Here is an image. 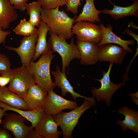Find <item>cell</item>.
<instances>
[{
    "label": "cell",
    "instance_id": "1",
    "mask_svg": "<svg viewBox=\"0 0 138 138\" xmlns=\"http://www.w3.org/2000/svg\"><path fill=\"white\" fill-rule=\"evenodd\" d=\"M59 6L51 9L41 10L42 21L49 27V31L65 40L73 37L72 28L76 17H69L64 11L59 10Z\"/></svg>",
    "mask_w": 138,
    "mask_h": 138
},
{
    "label": "cell",
    "instance_id": "2",
    "mask_svg": "<svg viewBox=\"0 0 138 138\" xmlns=\"http://www.w3.org/2000/svg\"><path fill=\"white\" fill-rule=\"evenodd\" d=\"M51 50L47 51L37 62L31 61L27 67L35 84L48 92L56 86L52 80L50 72V64L55 56Z\"/></svg>",
    "mask_w": 138,
    "mask_h": 138
},
{
    "label": "cell",
    "instance_id": "3",
    "mask_svg": "<svg viewBox=\"0 0 138 138\" xmlns=\"http://www.w3.org/2000/svg\"><path fill=\"white\" fill-rule=\"evenodd\" d=\"M96 104L94 97H88L85 99L84 102L80 107L69 112L62 111L53 116L55 121L62 129L63 138L71 137L72 132L78 123L81 116L86 110L95 106Z\"/></svg>",
    "mask_w": 138,
    "mask_h": 138
},
{
    "label": "cell",
    "instance_id": "4",
    "mask_svg": "<svg viewBox=\"0 0 138 138\" xmlns=\"http://www.w3.org/2000/svg\"><path fill=\"white\" fill-rule=\"evenodd\" d=\"M50 37L48 42L50 49L53 52L58 53L61 57L62 67L61 71L65 72V69L71 61L75 59H80V55L76 44L72 37L70 43L56 34L49 31Z\"/></svg>",
    "mask_w": 138,
    "mask_h": 138
},
{
    "label": "cell",
    "instance_id": "5",
    "mask_svg": "<svg viewBox=\"0 0 138 138\" xmlns=\"http://www.w3.org/2000/svg\"><path fill=\"white\" fill-rule=\"evenodd\" d=\"M10 74L11 79L8 87L23 99L30 88L36 84L32 74L27 67L22 65L12 69Z\"/></svg>",
    "mask_w": 138,
    "mask_h": 138
},
{
    "label": "cell",
    "instance_id": "6",
    "mask_svg": "<svg viewBox=\"0 0 138 138\" xmlns=\"http://www.w3.org/2000/svg\"><path fill=\"white\" fill-rule=\"evenodd\" d=\"M113 65V63H110L107 72L102 73L103 77L101 79H96L100 83V87L98 88L93 87L91 90L93 96L96 98L97 101L99 102L103 101L108 107L111 105V100L114 93L122 85H124L123 83L115 84L111 81L110 75Z\"/></svg>",
    "mask_w": 138,
    "mask_h": 138
},
{
    "label": "cell",
    "instance_id": "7",
    "mask_svg": "<svg viewBox=\"0 0 138 138\" xmlns=\"http://www.w3.org/2000/svg\"><path fill=\"white\" fill-rule=\"evenodd\" d=\"M4 116L1 124L2 127L10 131L15 138H26L28 133L34 130L32 126L25 124L26 119L18 113H6Z\"/></svg>",
    "mask_w": 138,
    "mask_h": 138
},
{
    "label": "cell",
    "instance_id": "8",
    "mask_svg": "<svg viewBox=\"0 0 138 138\" xmlns=\"http://www.w3.org/2000/svg\"><path fill=\"white\" fill-rule=\"evenodd\" d=\"M75 23L72 31L73 34L76 35L77 40L93 42L98 44L100 42L101 33L99 25L83 21Z\"/></svg>",
    "mask_w": 138,
    "mask_h": 138
},
{
    "label": "cell",
    "instance_id": "9",
    "mask_svg": "<svg viewBox=\"0 0 138 138\" xmlns=\"http://www.w3.org/2000/svg\"><path fill=\"white\" fill-rule=\"evenodd\" d=\"M77 107L76 102L67 100L57 95L52 90L48 92L43 108L45 114L54 116L64 110H73Z\"/></svg>",
    "mask_w": 138,
    "mask_h": 138
},
{
    "label": "cell",
    "instance_id": "10",
    "mask_svg": "<svg viewBox=\"0 0 138 138\" xmlns=\"http://www.w3.org/2000/svg\"><path fill=\"white\" fill-rule=\"evenodd\" d=\"M38 36L37 33L24 36L21 40L20 44L18 47L6 46L5 48L9 50L16 52L20 57L22 65L28 67L34 56Z\"/></svg>",
    "mask_w": 138,
    "mask_h": 138
},
{
    "label": "cell",
    "instance_id": "11",
    "mask_svg": "<svg viewBox=\"0 0 138 138\" xmlns=\"http://www.w3.org/2000/svg\"><path fill=\"white\" fill-rule=\"evenodd\" d=\"M127 51L121 46L108 44L99 46L98 60L101 62H110L116 64H121Z\"/></svg>",
    "mask_w": 138,
    "mask_h": 138
},
{
    "label": "cell",
    "instance_id": "12",
    "mask_svg": "<svg viewBox=\"0 0 138 138\" xmlns=\"http://www.w3.org/2000/svg\"><path fill=\"white\" fill-rule=\"evenodd\" d=\"M76 45L79 52L81 64L93 65L98 61L99 46L98 43L93 42L77 40Z\"/></svg>",
    "mask_w": 138,
    "mask_h": 138
},
{
    "label": "cell",
    "instance_id": "13",
    "mask_svg": "<svg viewBox=\"0 0 138 138\" xmlns=\"http://www.w3.org/2000/svg\"><path fill=\"white\" fill-rule=\"evenodd\" d=\"M101 33V38L98 44V46L108 44H115L119 45L127 51L132 53V51L129 47V45H133L134 41L133 40H124L122 39L114 34L112 31V27L110 24L105 27L102 23L99 24Z\"/></svg>",
    "mask_w": 138,
    "mask_h": 138
},
{
    "label": "cell",
    "instance_id": "14",
    "mask_svg": "<svg viewBox=\"0 0 138 138\" xmlns=\"http://www.w3.org/2000/svg\"><path fill=\"white\" fill-rule=\"evenodd\" d=\"M58 125L53 116L45 114L35 127L34 130L42 138H58L62 133L58 130Z\"/></svg>",
    "mask_w": 138,
    "mask_h": 138
},
{
    "label": "cell",
    "instance_id": "15",
    "mask_svg": "<svg viewBox=\"0 0 138 138\" xmlns=\"http://www.w3.org/2000/svg\"><path fill=\"white\" fill-rule=\"evenodd\" d=\"M48 92L37 84H35L29 89L23 98L29 110H32L43 108Z\"/></svg>",
    "mask_w": 138,
    "mask_h": 138
},
{
    "label": "cell",
    "instance_id": "16",
    "mask_svg": "<svg viewBox=\"0 0 138 138\" xmlns=\"http://www.w3.org/2000/svg\"><path fill=\"white\" fill-rule=\"evenodd\" d=\"M119 114L125 117L124 120H118L117 122L120 125L122 131L126 132L130 130L137 134L138 133V112L133 109H129L125 106H123L118 110Z\"/></svg>",
    "mask_w": 138,
    "mask_h": 138
},
{
    "label": "cell",
    "instance_id": "17",
    "mask_svg": "<svg viewBox=\"0 0 138 138\" xmlns=\"http://www.w3.org/2000/svg\"><path fill=\"white\" fill-rule=\"evenodd\" d=\"M56 69L55 71H52L51 73L55 78L54 83L56 86H57L61 89L62 96H65L67 93H69L71 95L75 101H76V98L78 97H81L85 99L88 98L75 92L74 90L73 87L67 79L65 72H62L60 67L58 66H56Z\"/></svg>",
    "mask_w": 138,
    "mask_h": 138
},
{
    "label": "cell",
    "instance_id": "18",
    "mask_svg": "<svg viewBox=\"0 0 138 138\" xmlns=\"http://www.w3.org/2000/svg\"><path fill=\"white\" fill-rule=\"evenodd\" d=\"M113 5L111 10L106 8L102 10V13L109 15L114 20H118L129 16H138V0H133L132 4L129 6L123 7Z\"/></svg>",
    "mask_w": 138,
    "mask_h": 138
},
{
    "label": "cell",
    "instance_id": "19",
    "mask_svg": "<svg viewBox=\"0 0 138 138\" xmlns=\"http://www.w3.org/2000/svg\"><path fill=\"white\" fill-rule=\"evenodd\" d=\"M18 17L16 9L9 0H0V27L3 29H7L10 24Z\"/></svg>",
    "mask_w": 138,
    "mask_h": 138
},
{
    "label": "cell",
    "instance_id": "20",
    "mask_svg": "<svg viewBox=\"0 0 138 138\" xmlns=\"http://www.w3.org/2000/svg\"><path fill=\"white\" fill-rule=\"evenodd\" d=\"M0 101L15 108L29 110L23 99L10 90L8 87H0Z\"/></svg>",
    "mask_w": 138,
    "mask_h": 138
},
{
    "label": "cell",
    "instance_id": "21",
    "mask_svg": "<svg viewBox=\"0 0 138 138\" xmlns=\"http://www.w3.org/2000/svg\"><path fill=\"white\" fill-rule=\"evenodd\" d=\"M0 107L6 111H12L20 114L30 121L32 126L34 128L45 115L44 110L43 108L32 110H24L12 107L0 101Z\"/></svg>",
    "mask_w": 138,
    "mask_h": 138
},
{
    "label": "cell",
    "instance_id": "22",
    "mask_svg": "<svg viewBox=\"0 0 138 138\" xmlns=\"http://www.w3.org/2000/svg\"><path fill=\"white\" fill-rule=\"evenodd\" d=\"M38 28L37 33L38 36L36 44L35 52L32 61H33L41 55L51 50L47 40V34L50 31L49 27L44 22L42 21Z\"/></svg>",
    "mask_w": 138,
    "mask_h": 138
},
{
    "label": "cell",
    "instance_id": "23",
    "mask_svg": "<svg viewBox=\"0 0 138 138\" xmlns=\"http://www.w3.org/2000/svg\"><path fill=\"white\" fill-rule=\"evenodd\" d=\"M94 0H86L82 12L76 17L74 23L78 21H83L94 23L98 22L100 21L99 17L102 11L96 8L94 4Z\"/></svg>",
    "mask_w": 138,
    "mask_h": 138
},
{
    "label": "cell",
    "instance_id": "24",
    "mask_svg": "<svg viewBox=\"0 0 138 138\" xmlns=\"http://www.w3.org/2000/svg\"><path fill=\"white\" fill-rule=\"evenodd\" d=\"M42 7L38 1L27 3L25 6V10L29 16L28 21L35 27H38L42 20L41 10Z\"/></svg>",
    "mask_w": 138,
    "mask_h": 138
},
{
    "label": "cell",
    "instance_id": "25",
    "mask_svg": "<svg viewBox=\"0 0 138 138\" xmlns=\"http://www.w3.org/2000/svg\"><path fill=\"white\" fill-rule=\"evenodd\" d=\"M13 31L17 34L24 36H28L36 33L37 29L28 20L27 21L24 18L20 20Z\"/></svg>",
    "mask_w": 138,
    "mask_h": 138
},
{
    "label": "cell",
    "instance_id": "26",
    "mask_svg": "<svg viewBox=\"0 0 138 138\" xmlns=\"http://www.w3.org/2000/svg\"><path fill=\"white\" fill-rule=\"evenodd\" d=\"M68 0H37L42 8L45 9H54L66 4Z\"/></svg>",
    "mask_w": 138,
    "mask_h": 138
},
{
    "label": "cell",
    "instance_id": "27",
    "mask_svg": "<svg viewBox=\"0 0 138 138\" xmlns=\"http://www.w3.org/2000/svg\"><path fill=\"white\" fill-rule=\"evenodd\" d=\"M11 64L9 60L5 55L0 52V75L10 73Z\"/></svg>",
    "mask_w": 138,
    "mask_h": 138
},
{
    "label": "cell",
    "instance_id": "28",
    "mask_svg": "<svg viewBox=\"0 0 138 138\" xmlns=\"http://www.w3.org/2000/svg\"><path fill=\"white\" fill-rule=\"evenodd\" d=\"M81 0H68L66 5V10L74 15L78 12V7L82 5Z\"/></svg>",
    "mask_w": 138,
    "mask_h": 138
},
{
    "label": "cell",
    "instance_id": "29",
    "mask_svg": "<svg viewBox=\"0 0 138 138\" xmlns=\"http://www.w3.org/2000/svg\"><path fill=\"white\" fill-rule=\"evenodd\" d=\"M11 4L16 9H18L21 12L25 10V6L28 0H9Z\"/></svg>",
    "mask_w": 138,
    "mask_h": 138
},
{
    "label": "cell",
    "instance_id": "30",
    "mask_svg": "<svg viewBox=\"0 0 138 138\" xmlns=\"http://www.w3.org/2000/svg\"><path fill=\"white\" fill-rule=\"evenodd\" d=\"M10 72L1 75L2 78L0 82V87H5L7 84L9 83L11 79Z\"/></svg>",
    "mask_w": 138,
    "mask_h": 138
},
{
    "label": "cell",
    "instance_id": "31",
    "mask_svg": "<svg viewBox=\"0 0 138 138\" xmlns=\"http://www.w3.org/2000/svg\"><path fill=\"white\" fill-rule=\"evenodd\" d=\"M10 32L9 31H5L0 27V44L5 42V39L7 36L9 35Z\"/></svg>",
    "mask_w": 138,
    "mask_h": 138
},
{
    "label": "cell",
    "instance_id": "32",
    "mask_svg": "<svg viewBox=\"0 0 138 138\" xmlns=\"http://www.w3.org/2000/svg\"><path fill=\"white\" fill-rule=\"evenodd\" d=\"M12 138V136L9 133L8 130L1 128L0 125V138Z\"/></svg>",
    "mask_w": 138,
    "mask_h": 138
},
{
    "label": "cell",
    "instance_id": "33",
    "mask_svg": "<svg viewBox=\"0 0 138 138\" xmlns=\"http://www.w3.org/2000/svg\"><path fill=\"white\" fill-rule=\"evenodd\" d=\"M26 138H42L37 132L33 130L29 132Z\"/></svg>",
    "mask_w": 138,
    "mask_h": 138
},
{
    "label": "cell",
    "instance_id": "34",
    "mask_svg": "<svg viewBox=\"0 0 138 138\" xmlns=\"http://www.w3.org/2000/svg\"><path fill=\"white\" fill-rule=\"evenodd\" d=\"M125 32L129 36L132 37L134 39L138 42V36L134 33L132 31L128 29H126L125 31Z\"/></svg>",
    "mask_w": 138,
    "mask_h": 138
},
{
    "label": "cell",
    "instance_id": "35",
    "mask_svg": "<svg viewBox=\"0 0 138 138\" xmlns=\"http://www.w3.org/2000/svg\"><path fill=\"white\" fill-rule=\"evenodd\" d=\"M6 111L4 109L1 108L0 107V124L1 123L2 118L4 116Z\"/></svg>",
    "mask_w": 138,
    "mask_h": 138
},
{
    "label": "cell",
    "instance_id": "36",
    "mask_svg": "<svg viewBox=\"0 0 138 138\" xmlns=\"http://www.w3.org/2000/svg\"><path fill=\"white\" fill-rule=\"evenodd\" d=\"M133 102L138 105V98L134 96H131Z\"/></svg>",
    "mask_w": 138,
    "mask_h": 138
},
{
    "label": "cell",
    "instance_id": "37",
    "mask_svg": "<svg viewBox=\"0 0 138 138\" xmlns=\"http://www.w3.org/2000/svg\"><path fill=\"white\" fill-rule=\"evenodd\" d=\"M129 26H131L133 29H138V27L136 26L135 25L133 22H130L129 24Z\"/></svg>",
    "mask_w": 138,
    "mask_h": 138
},
{
    "label": "cell",
    "instance_id": "38",
    "mask_svg": "<svg viewBox=\"0 0 138 138\" xmlns=\"http://www.w3.org/2000/svg\"><path fill=\"white\" fill-rule=\"evenodd\" d=\"M138 91H137L135 93L130 94L129 95L130 96H134L138 98Z\"/></svg>",
    "mask_w": 138,
    "mask_h": 138
},
{
    "label": "cell",
    "instance_id": "39",
    "mask_svg": "<svg viewBox=\"0 0 138 138\" xmlns=\"http://www.w3.org/2000/svg\"><path fill=\"white\" fill-rule=\"evenodd\" d=\"M1 78H2V77H1V76H0V82L1 81Z\"/></svg>",
    "mask_w": 138,
    "mask_h": 138
}]
</instances>
